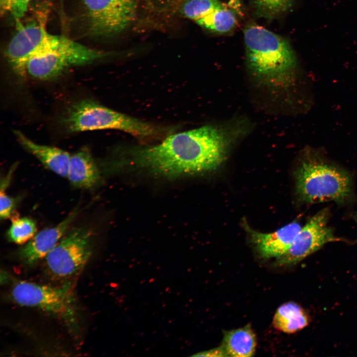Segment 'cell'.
Here are the masks:
<instances>
[{
    "mask_svg": "<svg viewBox=\"0 0 357 357\" xmlns=\"http://www.w3.org/2000/svg\"><path fill=\"white\" fill-rule=\"evenodd\" d=\"M247 128L237 120L172 134L158 145L131 149L129 159L135 167L167 178L215 170Z\"/></svg>",
    "mask_w": 357,
    "mask_h": 357,
    "instance_id": "6da1fadb",
    "label": "cell"
},
{
    "mask_svg": "<svg viewBox=\"0 0 357 357\" xmlns=\"http://www.w3.org/2000/svg\"><path fill=\"white\" fill-rule=\"evenodd\" d=\"M247 69L260 85L281 89L290 84L297 66L295 54L283 37L255 23L243 30Z\"/></svg>",
    "mask_w": 357,
    "mask_h": 357,
    "instance_id": "7a4b0ae2",
    "label": "cell"
},
{
    "mask_svg": "<svg viewBox=\"0 0 357 357\" xmlns=\"http://www.w3.org/2000/svg\"><path fill=\"white\" fill-rule=\"evenodd\" d=\"M294 176L296 194L302 203L332 201L345 205L354 199L350 173L313 152L304 154Z\"/></svg>",
    "mask_w": 357,
    "mask_h": 357,
    "instance_id": "3957f363",
    "label": "cell"
},
{
    "mask_svg": "<svg viewBox=\"0 0 357 357\" xmlns=\"http://www.w3.org/2000/svg\"><path fill=\"white\" fill-rule=\"evenodd\" d=\"M70 132L114 129L141 138H155L165 132L163 127L143 121L104 107L91 99L70 104L60 118Z\"/></svg>",
    "mask_w": 357,
    "mask_h": 357,
    "instance_id": "277c9868",
    "label": "cell"
},
{
    "mask_svg": "<svg viewBox=\"0 0 357 357\" xmlns=\"http://www.w3.org/2000/svg\"><path fill=\"white\" fill-rule=\"evenodd\" d=\"M11 294L20 305L47 313L68 327L77 326L78 309L70 283L55 287L19 281L14 285Z\"/></svg>",
    "mask_w": 357,
    "mask_h": 357,
    "instance_id": "5b68a950",
    "label": "cell"
},
{
    "mask_svg": "<svg viewBox=\"0 0 357 357\" xmlns=\"http://www.w3.org/2000/svg\"><path fill=\"white\" fill-rule=\"evenodd\" d=\"M108 55L67 38L57 48L28 60L24 75L41 80L52 79L68 67L91 63Z\"/></svg>",
    "mask_w": 357,
    "mask_h": 357,
    "instance_id": "8992f818",
    "label": "cell"
},
{
    "mask_svg": "<svg viewBox=\"0 0 357 357\" xmlns=\"http://www.w3.org/2000/svg\"><path fill=\"white\" fill-rule=\"evenodd\" d=\"M92 239V233L87 226L70 230L45 257L49 272L59 279L78 274L91 255Z\"/></svg>",
    "mask_w": 357,
    "mask_h": 357,
    "instance_id": "52a82bcc",
    "label": "cell"
},
{
    "mask_svg": "<svg viewBox=\"0 0 357 357\" xmlns=\"http://www.w3.org/2000/svg\"><path fill=\"white\" fill-rule=\"evenodd\" d=\"M83 16L92 36L108 37L118 34L134 21L137 0H82Z\"/></svg>",
    "mask_w": 357,
    "mask_h": 357,
    "instance_id": "ba28073f",
    "label": "cell"
},
{
    "mask_svg": "<svg viewBox=\"0 0 357 357\" xmlns=\"http://www.w3.org/2000/svg\"><path fill=\"white\" fill-rule=\"evenodd\" d=\"M66 38L49 33L39 22L19 25L7 46L5 57L13 72L21 76L28 60L57 48Z\"/></svg>",
    "mask_w": 357,
    "mask_h": 357,
    "instance_id": "9c48e42d",
    "label": "cell"
},
{
    "mask_svg": "<svg viewBox=\"0 0 357 357\" xmlns=\"http://www.w3.org/2000/svg\"><path fill=\"white\" fill-rule=\"evenodd\" d=\"M330 211L324 208L314 215L301 227L294 242L282 255L277 258L282 265L297 263L325 244L341 240L328 226Z\"/></svg>",
    "mask_w": 357,
    "mask_h": 357,
    "instance_id": "30bf717a",
    "label": "cell"
},
{
    "mask_svg": "<svg viewBox=\"0 0 357 357\" xmlns=\"http://www.w3.org/2000/svg\"><path fill=\"white\" fill-rule=\"evenodd\" d=\"M79 212V209L75 208L55 227L36 234L20 249L18 253L20 259L25 264H32L45 258L64 236Z\"/></svg>",
    "mask_w": 357,
    "mask_h": 357,
    "instance_id": "8fae6325",
    "label": "cell"
},
{
    "mask_svg": "<svg viewBox=\"0 0 357 357\" xmlns=\"http://www.w3.org/2000/svg\"><path fill=\"white\" fill-rule=\"evenodd\" d=\"M245 226L257 250L265 258H278L284 254L302 227L298 222H293L274 232L263 233Z\"/></svg>",
    "mask_w": 357,
    "mask_h": 357,
    "instance_id": "7c38bea8",
    "label": "cell"
},
{
    "mask_svg": "<svg viewBox=\"0 0 357 357\" xmlns=\"http://www.w3.org/2000/svg\"><path fill=\"white\" fill-rule=\"evenodd\" d=\"M14 134L20 144L45 167L60 177H67L71 156L67 152L36 143L19 130H14Z\"/></svg>",
    "mask_w": 357,
    "mask_h": 357,
    "instance_id": "4fadbf2b",
    "label": "cell"
},
{
    "mask_svg": "<svg viewBox=\"0 0 357 357\" xmlns=\"http://www.w3.org/2000/svg\"><path fill=\"white\" fill-rule=\"evenodd\" d=\"M67 177L77 188H91L99 182V169L87 147L71 155Z\"/></svg>",
    "mask_w": 357,
    "mask_h": 357,
    "instance_id": "5bb4252c",
    "label": "cell"
},
{
    "mask_svg": "<svg viewBox=\"0 0 357 357\" xmlns=\"http://www.w3.org/2000/svg\"><path fill=\"white\" fill-rule=\"evenodd\" d=\"M221 346L227 357L252 356L256 346L255 335L249 325L226 332Z\"/></svg>",
    "mask_w": 357,
    "mask_h": 357,
    "instance_id": "9a60e30c",
    "label": "cell"
},
{
    "mask_svg": "<svg viewBox=\"0 0 357 357\" xmlns=\"http://www.w3.org/2000/svg\"><path fill=\"white\" fill-rule=\"evenodd\" d=\"M308 322L307 315L303 309L293 302L281 305L275 312L273 320L274 327L286 333H295L306 327Z\"/></svg>",
    "mask_w": 357,
    "mask_h": 357,
    "instance_id": "2e32d148",
    "label": "cell"
},
{
    "mask_svg": "<svg viewBox=\"0 0 357 357\" xmlns=\"http://www.w3.org/2000/svg\"><path fill=\"white\" fill-rule=\"evenodd\" d=\"M211 31L224 33L232 30L237 23L234 11L226 4L195 22Z\"/></svg>",
    "mask_w": 357,
    "mask_h": 357,
    "instance_id": "e0dca14e",
    "label": "cell"
},
{
    "mask_svg": "<svg viewBox=\"0 0 357 357\" xmlns=\"http://www.w3.org/2000/svg\"><path fill=\"white\" fill-rule=\"evenodd\" d=\"M35 221L28 217L14 218L8 230L6 236L8 240L18 244L29 241L37 232Z\"/></svg>",
    "mask_w": 357,
    "mask_h": 357,
    "instance_id": "ac0fdd59",
    "label": "cell"
},
{
    "mask_svg": "<svg viewBox=\"0 0 357 357\" xmlns=\"http://www.w3.org/2000/svg\"><path fill=\"white\" fill-rule=\"evenodd\" d=\"M223 4L219 0H184L180 7L184 16L196 22Z\"/></svg>",
    "mask_w": 357,
    "mask_h": 357,
    "instance_id": "d6986e66",
    "label": "cell"
},
{
    "mask_svg": "<svg viewBox=\"0 0 357 357\" xmlns=\"http://www.w3.org/2000/svg\"><path fill=\"white\" fill-rule=\"evenodd\" d=\"M255 8L262 16L271 18L288 10L294 0H251Z\"/></svg>",
    "mask_w": 357,
    "mask_h": 357,
    "instance_id": "ffe728a7",
    "label": "cell"
},
{
    "mask_svg": "<svg viewBox=\"0 0 357 357\" xmlns=\"http://www.w3.org/2000/svg\"><path fill=\"white\" fill-rule=\"evenodd\" d=\"M35 0H0L1 15L9 14L17 22L23 17L29 4Z\"/></svg>",
    "mask_w": 357,
    "mask_h": 357,
    "instance_id": "44dd1931",
    "label": "cell"
},
{
    "mask_svg": "<svg viewBox=\"0 0 357 357\" xmlns=\"http://www.w3.org/2000/svg\"><path fill=\"white\" fill-rule=\"evenodd\" d=\"M5 191L0 189V217L1 219H6L11 216L20 199L19 197H13L8 196Z\"/></svg>",
    "mask_w": 357,
    "mask_h": 357,
    "instance_id": "7402d4cb",
    "label": "cell"
},
{
    "mask_svg": "<svg viewBox=\"0 0 357 357\" xmlns=\"http://www.w3.org/2000/svg\"><path fill=\"white\" fill-rule=\"evenodd\" d=\"M154 4L160 9H171L180 6L184 0H151Z\"/></svg>",
    "mask_w": 357,
    "mask_h": 357,
    "instance_id": "603a6c76",
    "label": "cell"
},
{
    "mask_svg": "<svg viewBox=\"0 0 357 357\" xmlns=\"http://www.w3.org/2000/svg\"><path fill=\"white\" fill-rule=\"evenodd\" d=\"M195 357H227V355L224 349L221 346L217 348L210 350L209 351L199 353L193 355Z\"/></svg>",
    "mask_w": 357,
    "mask_h": 357,
    "instance_id": "cb8c5ba5",
    "label": "cell"
},
{
    "mask_svg": "<svg viewBox=\"0 0 357 357\" xmlns=\"http://www.w3.org/2000/svg\"><path fill=\"white\" fill-rule=\"evenodd\" d=\"M355 218H356V222H357V214L356 215Z\"/></svg>",
    "mask_w": 357,
    "mask_h": 357,
    "instance_id": "d4e9b609",
    "label": "cell"
}]
</instances>
